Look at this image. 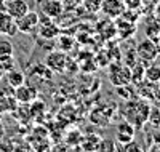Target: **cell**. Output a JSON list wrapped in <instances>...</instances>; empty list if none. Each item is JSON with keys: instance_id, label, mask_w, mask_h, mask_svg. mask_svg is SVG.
Returning a JSON list of instances; mask_svg holds the SVG:
<instances>
[{"instance_id": "5b68a950", "label": "cell", "mask_w": 160, "mask_h": 152, "mask_svg": "<svg viewBox=\"0 0 160 152\" xmlns=\"http://www.w3.org/2000/svg\"><path fill=\"white\" fill-rule=\"evenodd\" d=\"M45 64L53 72H62L68 66V56L62 51H50L45 58Z\"/></svg>"}, {"instance_id": "4fadbf2b", "label": "cell", "mask_w": 160, "mask_h": 152, "mask_svg": "<svg viewBox=\"0 0 160 152\" xmlns=\"http://www.w3.org/2000/svg\"><path fill=\"white\" fill-rule=\"evenodd\" d=\"M5 75H7V84L11 88H18L26 82V75H24L22 71H19V69H11V71H8Z\"/></svg>"}, {"instance_id": "52a82bcc", "label": "cell", "mask_w": 160, "mask_h": 152, "mask_svg": "<svg viewBox=\"0 0 160 152\" xmlns=\"http://www.w3.org/2000/svg\"><path fill=\"white\" fill-rule=\"evenodd\" d=\"M99 10L109 18H118L125 11V2L123 0H101Z\"/></svg>"}, {"instance_id": "2e32d148", "label": "cell", "mask_w": 160, "mask_h": 152, "mask_svg": "<svg viewBox=\"0 0 160 152\" xmlns=\"http://www.w3.org/2000/svg\"><path fill=\"white\" fill-rule=\"evenodd\" d=\"M148 122L151 123L154 128H160V106H152L149 109Z\"/></svg>"}, {"instance_id": "8992f818", "label": "cell", "mask_w": 160, "mask_h": 152, "mask_svg": "<svg viewBox=\"0 0 160 152\" xmlns=\"http://www.w3.org/2000/svg\"><path fill=\"white\" fill-rule=\"evenodd\" d=\"M0 34L5 37H15L18 34L16 19L5 10H0Z\"/></svg>"}, {"instance_id": "277c9868", "label": "cell", "mask_w": 160, "mask_h": 152, "mask_svg": "<svg viewBox=\"0 0 160 152\" xmlns=\"http://www.w3.org/2000/svg\"><path fill=\"white\" fill-rule=\"evenodd\" d=\"M109 79L112 82L114 87H127L130 82H131V69L127 66H112L111 67V72H109Z\"/></svg>"}, {"instance_id": "44dd1931", "label": "cell", "mask_w": 160, "mask_h": 152, "mask_svg": "<svg viewBox=\"0 0 160 152\" xmlns=\"http://www.w3.org/2000/svg\"><path fill=\"white\" fill-rule=\"evenodd\" d=\"M2 75H3V74H2V71H0V77H2Z\"/></svg>"}, {"instance_id": "e0dca14e", "label": "cell", "mask_w": 160, "mask_h": 152, "mask_svg": "<svg viewBox=\"0 0 160 152\" xmlns=\"http://www.w3.org/2000/svg\"><path fill=\"white\" fill-rule=\"evenodd\" d=\"M11 69H15V58H13V54H8V56L0 58V71H2L3 75L8 71H11Z\"/></svg>"}, {"instance_id": "ac0fdd59", "label": "cell", "mask_w": 160, "mask_h": 152, "mask_svg": "<svg viewBox=\"0 0 160 152\" xmlns=\"http://www.w3.org/2000/svg\"><path fill=\"white\" fill-rule=\"evenodd\" d=\"M13 43L8 38H0V58L2 56H8V54H13Z\"/></svg>"}, {"instance_id": "7c38bea8", "label": "cell", "mask_w": 160, "mask_h": 152, "mask_svg": "<svg viewBox=\"0 0 160 152\" xmlns=\"http://www.w3.org/2000/svg\"><path fill=\"white\" fill-rule=\"evenodd\" d=\"M42 15L55 19V18H59L64 11V5L61 0H45L42 3Z\"/></svg>"}, {"instance_id": "8fae6325", "label": "cell", "mask_w": 160, "mask_h": 152, "mask_svg": "<svg viewBox=\"0 0 160 152\" xmlns=\"http://www.w3.org/2000/svg\"><path fill=\"white\" fill-rule=\"evenodd\" d=\"M45 23L40 19V23H38V27H37V32H38V35L42 37V38H47V40H50V38H56L58 35H59V27L51 21V18H48V16H45Z\"/></svg>"}, {"instance_id": "6da1fadb", "label": "cell", "mask_w": 160, "mask_h": 152, "mask_svg": "<svg viewBox=\"0 0 160 152\" xmlns=\"http://www.w3.org/2000/svg\"><path fill=\"white\" fill-rule=\"evenodd\" d=\"M149 109L151 106L146 101H130L125 107V117L128 122H131L135 127H141L148 122V115H149Z\"/></svg>"}, {"instance_id": "9c48e42d", "label": "cell", "mask_w": 160, "mask_h": 152, "mask_svg": "<svg viewBox=\"0 0 160 152\" xmlns=\"http://www.w3.org/2000/svg\"><path fill=\"white\" fill-rule=\"evenodd\" d=\"M5 11H8L13 18H19L24 13H28L29 10H32L29 0H7L5 2Z\"/></svg>"}, {"instance_id": "5bb4252c", "label": "cell", "mask_w": 160, "mask_h": 152, "mask_svg": "<svg viewBox=\"0 0 160 152\" xmlns=\"http://www.w3.org/2000/svg\"><path fill=\"white\" fill-rule=\"evenodd\" d=\"M144 79L152 84H158L160 82V64L152 61V64L144 67Z\"/></svg>"}, {"instance_id": "30bf717a", "label": "cell", "mask_w": 160, "mask_h": 152, "mask_svg": "<svg viewBox=\"0 0 160 152\" xmlns=\"http://www.w3.org/2000/svg\"><path fill=\"white\" fill-rule=\"evenodd\" d=\"M133 139H135V127L130 122L118 123L115 128V141H118L120 144H127Z\"/></svg>"}, {"instance_id": "ffe728a7", "label": "cell", "mask_w": 160, "mask_h": 152, "mask_svg": "<svg viewBox=\"0 0 160 152\" xmlns=\"http://www.w3.org/2000/svg\"><path fill=\"white\" fill-rule=\"evenodd\" d=\"M3 136H5V127H3V123L0 122V141L3 139Z\"/></svg>"}, {"instance_id": "3957f363", "label": "cell", "mask_w": 160, "mask_h": 152, "mask_svg": "<svg viewBox=\"0 0 160 152\" xmlns=\"http://www.w3.org/2000/svg\"><path fill=\"white\" fill-rule=\"evenodd\" d=\"M136 54H138V58L141 61L152 63L160 54V47L157 45V42H154L152 38H146V40H142V42H139V45L136 47Z\"/></svg>"}, {"instance_id": "ba28073f", "label": "cell", "mask_w": 160, "mask_h": 152, "mask_svg": "<svg viewBox=\"0 0 160 152\" xmlns=\"http://www.w3.org/2000/svg\"><path fill=\"white\" fill-rule=\"evenodd\" d=\"M13 94H15V98L18 103L21 104H31L37 99V96H38V91L35 87H31V85H26L22 84L21 87L15 88V91H13Z\"/></svg>"}, {"instance_id": "7a4b0ae2", "label": "cell", "mask_w": 160, "mask_h": 152, "mask_svg": "<svg viewBox=\"0 0 160 152\" xmlns=\"http://www.w3.org/2000/svg\"><path fill=\"white\" fill-rule=\"evenodd\" d=\"M40 23V15L34 10H29L28 13H24L22 16L16 18V27L18 32L22 34H34L37 32V27Z\"/></svg>"}, {"instance_id": "9a60e30c", "label": "cell", "mask_w": 160, "mask_h": 152, "mask_svg": "<svg viewBox=\"0 0 160 152\" xmlns=\"http://www.w3.org/2000/svg\"><path fill=\"white\" fill-rule=\"evenodd\" d=\"M31 75L38 77V79H43V80H51V77H53V71H51V69H50L45 63H38L37 66L32 67Z\"/></svg>"}, {"instance_id": "d6986e66", "label": "cell", "mask_w": 160, "mask_h": 152, "mask_svg": "<svg viewBox=\"0 0 160 152\" xmlns=\"http://www.w3.org/2000/svg\"><path fill=\"white\" fill-rule=\"evenodd\" d=\"M146 35H148L149 38H155L160 35V23L154 21V23H149L148 26H146Z\"/></svg>"}]
</instances>
